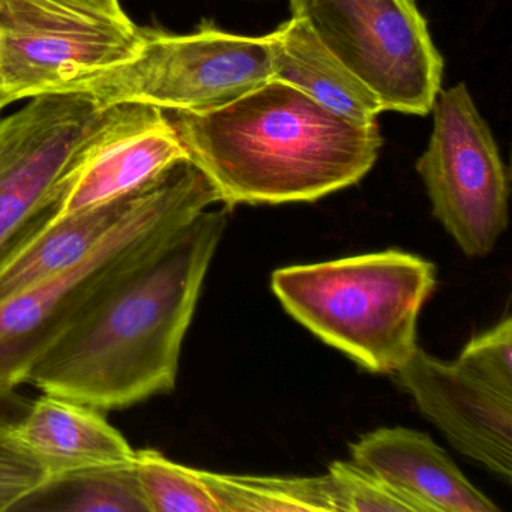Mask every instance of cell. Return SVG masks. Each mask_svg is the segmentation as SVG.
Wrapping results in <instances>:
<instances>
[{"label": "cell", "instance_id": "7", "mask_svg": "<svg viewBox=\"0 0 512 512\" xmlns=\"http://www.w3.org/2000/svg\"><path fill=\"white\" fill-rule=\"evenodd\" d=\"M325 49L364 83L385 112L425 116L443 58L416 0H289Z\"/></svg>", "mask_w": 512, "mask_h": 512}, {"label": "cell", "instance_id": "12", "mask_svg": "<svg viewBox=\"0 0 512 512\" xmlns=\"http://www.w3.org/2000/svg\"><path fill=\"white\" fill-rule=\"evenodd\" d=\"M353 463L391 485L416 512H497L427 434L379 428L350 445Z\"/></svg>", "mask_w": 512, "mask_h": 512}, {"label": "cell", "instance_id": "21", "mask_svg": "<svg viewBox=\"0 0 512 512\" xmlns=\"http://www.w3.org/2000/svg\"><path fill=\"white\" fill-rule=\"evenodd\" d=\"M14 424L0 421V512L16 506L50 478L40 461L14 439Z\"/></svg>", "mask_w": 512, "mask_h": 512}, {"label": "cell", "instance_id": "9", "mask_svg": "<svg viewBox=\"0 0 512 512\" xmlns=\"http://www.w3.org/2000/svg\"><path fill=\"white\" fill-rule=\"evenodd\" d=\"M112 110L85 92H59L0 121V256L56 205Z\"/></svg>", "mask_w": 512, "mask_h": 512}, {"label": "cell", "instance_id": "6", "mask_svg": "<svg viewBox=\"0 0 512 512\" xmlns=\"http://www.w3.org/2000/svg\"><path fill=\"white\" fill-rule=\"evenodd\" d=\"M142 40L119 0H0V88L13 101L65 92L130 61Z\"/></svg>", "mask_w": 512, "mask_h": 512}, {"label": "cell", "instance_id": "13", "mask_svg": "<svg viewBox=\"0 0 512 512\" xmlns=\"http://www.w3.org/2000/svg\"><path fill=\"white\" fill-rule=\"evenodd\" d=\"M11 433L50 476L128 466L136 457V449L104 412L58 395L43 394L31 401Z\"/></svg>", "mask_w": 512, "mask_h": 512}, {"label": "cell", "instance_id": "2", "mask_svg": "<svg viewBox=\"0 0 512 512\" xmlns=\"http://www.w3.org/2000/svg\"><path fill=\"white\" fill-rule=\"evenodd\" d=\"M164 115L229 208L316 202L352 187L383 143L377 122L356 124L277 80L214 109Z\"/></svg>", "mask_w": 512, "mask_h": 512}, {"label": "cell", "instance_id": "8", "mask_svg": "<svg viewBox=\"0 0 512 512\" xmlns=\"http://www.w3.org/2000/svg\"><path fill=\"white\" fill-rule=\"evenodd\" d=\"M433 133L416 163L433 214L470 257L485 256L508 226L509 175L464 83L440 89Z\"/></svg>", "mask_w": 512, "mask_h": 512}, {"label": "cell", "instance_id": "5", "mask_svg": "<svg viewBox=\"0 0 512 512\" xmlns=\"http://www.w3.org/2000/svg\"><path fill=\"white\" fill-rule=\"evenodd\" d=\"M142 32L130 61L65 92H85L101 107L143 104L163 112H203L272 79L271 35L230 34L209 20L191 34Z\"/></svg>", "mask_w": 512, "mask_h": 512}, {"label": "cell", "instance_id": "15", "mask_svg": "<svg viewBox=\"0 0 512 512\" xmlns=\"http://www.w3.org/2000/svg\"><path fill=\"white\" fill-rule=\"evenodd\" d=\"M269 35L271 80L293 86L356 124H374L385 112L379 98L325 49L301 17L292 16Z\"/></svg>", "mask_w": 512, "mask_h": 512}, {"label": "cell", "instance_id": "11", "mask_svg": "<svg viewBox=\"0 0 512 512\" xmlns=\"http://www.w3.org/2000/svg\"><path fill=\"white\" fill-rule=\"evenodd\" d=\"M398 382L449 442L505 482L512 476V392L502 391L422 349L397 371Z\"/></svg>", "mask_w": 512, "mask_h": 512}, {"label": "cell", "instance_id": "20", "mask_svg": "<svg viewBox=\"0 0 512 512\" xmlns=\"http://www.w3.org/2000/svg\"><path fill=\"white\" fill-rule=\"evenodd\" d=\"M455 362L484 382L512 392L511 317L472 338Z\"/></svg>", "mask_w": 512, "mask_h": 512}, {"label": "cell", "instance_id": "4", "mask_svg": "<svg viewBox=\"0 0 512 512\" xmlns=\"http://www.w3.org/2000/svg\"><path fill=\"white\" fill-rule=\"evenodd\" d=\"M271 283L287 313L320 340L371 373L395 374L418 349L436 266L389 250L278 269Z\"/></svg>", "mask_w": 512, "mask_h": 512}, {"label": "cell", "instance_id": "18", "mask_svg": "<svg viewBox=\"0 0 512 512\" xmlns=\"http://www.w3.org/2000/svg\"><path fill=\"white\" fill-rule=\"evenodd\" d=\"M134 467L149 512H221L202 470L151 448L136 449Z\"/></svg>", "mask_w": 512, "mask_h": 512}, {"label": "cell", "instance_id": "22", "mask_svg": "<svg viewBox=\"0 0 512 512\" xmlns=\"http://www.w3.org/2000/svg\"><path fill=\"white\" fill-rule=\"evenodd\" d=\"M29 404L31 400L19 394L17 388H0V421L16 424L25 415Z\"/></svg>", "mask_w": 512, "mask_h": 512}, {"label": "cell", "instance_id": "3", "mask_svg": "<svg viewBox=\"0 0 512 512\" xmlns=\"http://www.w3.org/2000/svg\"><path fill=\"white\" fill-rule=\"evenodd\" d=\"M220 202L190 161L140 194L127 217L80 262L0 302V388L26 383L38 356L197 215Z\"/></svg>", "mask_w": 512, "mask_h": 512}, {"label": "cell", "instance_id": "17", "mask_svg": "<svg viewBox=\"0 0 512 512\" xmlns=\"http://www.w3.org/2000/svg\"><path fill=\"white\" fill-rule=\"evenodd\" d=\"M202 473L221 512H335L326 475L280 478Z\"/></svg>", "mask_w": 512, "mask_h": 512}, {"label": "cell", "instance_id": "14", "mask_svg": "<svg viewBox=\"0 0 512 512\" xmlns=\"http://www.w3.org/2000/svg\"><path fill=\"white\" fill-rule=\"evenodd\" d=\"M143 190L67 217L47 212L0 256V302L88 256L127 217Z\"/></svg>", "mask_w": 512, "mask_h": 512}, {"label": "cell", "instance_id": "1", "mask_svg": "<svg viewBox=\"0 0 512 512\" xmlns=\"http://www.w3.org/2000/svg\"><path fill=\"white\" fill-rule=\"evenodd\" d=\"M224 229L226 212L197 215L56 338L26 383L104 413L172 392Z\"/></svg>", "mask_w": 512, "mask_h": 512}, {"label": "cell", "instance_id": "10", "mask_svg": "<svg viewBox=\"0 0 512 512\" xmlns=\"http://www.w3.org/2000/svg\"><path fill=\"white\" fill-rule=\"evenodd\" d=\"M182 161H188L187 152L163 110L143 104L113 106L49 215L67 217L131 196Z\"/></svg>", "mask_w": 512, "mask_h": 512}, {"label": "cell", "instance_id": "16", "mask_svg": "<svg viewBox=\"0 0 512 512\" xmlns=\"http://www.w3.org/2000/svg\"><path fill=\"white\" fill-rule=\"evenodd\" d=\"M14 512H149L133 464L50 476Z\"/></svg>", "mask_w": 512, "mask_h": 512}, {"label": "cell", "instance_id": "23", "mask_svg": "<svg viewBox=\"0 0 512 512\" xmlns=\"http://www.w3.org/2000/svg\"><path fill=\"white\" fill-rule=\"evenodd\" d=\"M11 103H14V101L11 100L10 95H8L4 89L0 88V112H2L5 107L10 106Z\"/></svg>", "mask_w": 512, "mask_h": 512}, {"label": "cell", "instance_id": "19", "mask_svg": "<svg viewBox=\"0 0 512 512\" xmlns=\"http://www.w3.org/2000/svg\"><path fill=\"white\" fill-rule=\"evenodd\" d=\"M326 478L335 512H416L406 497L353 461H335Z\"/></svg>", "mask_w": 512, "mask_h": 512}]
</instances>
